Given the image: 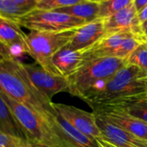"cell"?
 I'll list each match as a JSON object with an SVG mask.
<instances>
[{
    "label": "cell",
    "mask_w": 147,
    "mask_h": 147,
    "mask_svg": "<svg viewBox=\"0 0 147 147\" xmlns=\"http://www.w3.org/2000/svg\"><path fill=\"white\" fill-rule=\"evenodd\" d=\"M20 62L14 58L0 62V92L31 107L48 121L55 113L53 102L33 87Z\"/></svg>",
    "instance_id": "6da1fadb"
},
{
    "label": "cell",
    "mask_w": 147,
    "mask_h": 147,
    "mask_svg": "<svg viewBox=\"0 0 147 147\" xmlns=\"http://www.w3.org/2000/svg\"><path fill=\"white\" fill-rule=\"evenodd\" d=\"M125 64V60L115 57H98L87 60L67 78L68 93L89 105L102 93L109 80Z\"/></svg>",
    "instance_id": "7a4b0ae2"
},
{
    "label": "cell",
    "mask_w": 147,
    "mask_h": 147,
    "mask_svg": "<svg viewBox=\"0 0 147 147\" xmlns=\"http://www.w3.org/2000/svg\"><path fill=\"white\" fill-rule=\"evenodd\" d=\"M147 92V73L139 68L125 64L105 85L102 93L89 104L95 107L105 103Z\"/></svg>",
    "instance_id": "3957f363"
},
{
    "label": "cell",
    "mask_w": 147,
    "mask_h": 147,
    "mask_svg": "<svg viewBox=\"0 0 147 147\" xmlns=\"http://www.w3.org/2000/svg\"><path fill=\"white\" fill-rule=\"evenodd\" d=\"M18 124L25 133L27 139L51 147H65L52 130L49 122L31 107L18 102L1 93Z\"/></svg>",
    "instance_id": "277c9868"
},
{
    "label": "cell",
    "mask_w": 147,
    "mask_h": 147,
    "mask_svg": "<svg viewBox=\"0 0 147 147\" xmlns=\"http://www.w3.org/2000/svg\"><path fill=\"white\" fill-rule=\"evenodd\" d=\"M77 29L57 32L30 31L25 36L27 54L45 70L57 74L52 66V57L68 44Z\"/></svg>",
    "instance_id": "5b68a950"
},
{
    "label": "cell",
    "mask_w": 147,
    "mask_h": 147,
    "mask_svg": "<svg viewBox=\"0 0 147 147\" xmlns=\"http://www.w3.org/2000/svg\"><path fill=\"white\" fill-rule=\"evenodd\" d=\"M85 21L57 10H36L30 11L18 21L20 27L30 31H64L79 28Z\"/></svg>",
    "instance_id": "8992f818"
},
{
    "label": "cell",
    "mask_w": 147,
    "mask_h": 147,
    "mask_svg": "<svg viewBox=\"0 0 147 147\" xmlns=\"http://www.w3.org/2000/svg\"><path fill=\"white\" fill-rule=\"evenodd\" d=\"M26 76L33 87L49 100L57 94L68 92L67 78L57 74L48 72L40 66L20 62Z\"/></svg>",
    "instance_id": "52a82bcc"
},
{
    "label": "cell",
    "mask_w": 147,
    "mask_h": 147,
    "mask_svg": "<svg viewBox=\"0 0 147 147\" xmlns=\"http://www.w3.org/2000/svg\"><path fill=\"white\" fill-rule=\"evenodd\" d=\"M53 107L56 113L87 137L96 141L103 138L93 112L89 113L73 106L53 102Z\"/></svg>",
    "instance_id": "ba28073f"
},
{
    "label": "cell",
    "mask_w": 147,
    "mask_h": 147,
    "mask_svg": "<svg viewBox=\"0 0 147 147\" xmlns=\"http://www.w3.org/2000/svg\"><path fill=\"white\" fill-rule=\"evenodd\" d=\"M93 113L96 117L147 140L146 123L127 112L115 107H98L94 109Z\"/></svg>",
    "instance_id": "9c48e42d"
},
{
    "label": "cell",
    "mask_w": 147,
    "mask_h": 147,
    "mask_svg": "<svg viewBox=\"0 0 147 147\" xmlns=\"http://www.w3.org/2000/svg\"><path fill=\"white\" fill-rule=\"evenodd\" d=\"M102 20L106 34L127 32L145 40L142 34L141 22L139 17V12L134 3Z\"/></svg>",
    "instance_id": "30bf717a"
},
{
    "label": "cell",
    "mask_w": 147,
    "mask_h": 147,
    "mask_svg": "<svg viewBox=\"0 0 147 147\" xmlns=\"http://www.w3.org/2000/svg\"><path fill=\"white\" fill-rule=\"evenodd\" d=\"M49 125L65 147H99L97 142L80 133L58 113L48 120Z\"/></svg>",
    "instance_id": "8fae6325"
},
{
    "label": "cell",
    "mask_w": 147,
    "mask_h": 147,
    "mask_svg": "<svg viewBox=\"0 0 147 147\" xmlns=\"http://www.w3.org/2000/svg\"><path fill=\"white\" fill-rule=\"evenodd\" d=\"M105 34L103 20L98 18L78 28L66 47L73 50H86L96 43Z\"/></svg>",
    "instance_id": "7c38bea8"
},
{
    "label": "cell",
    "mask_w": 147,
    "mask_h": 147,
    "mask_svg": "<svg viewBox=\"0 0 147 147\" xmlns=\"http://www.w3.org/2000/svg\"><path fill=\"white\" fill-rule=\"evenodd\" d=\"M86 61L84 50H73L65 46L52 57L51 62L58 75L68 78Z\"/></svg>",
    "instance_id": "4fadbf2b"
},
{
    "label": "cell",
    "mask_w": 147,
    "mask_h": 147,
    "mask_svg": "<svg viewBox=\"0 0 147 147\" xmlns=\"http://www.w3.org/2000/svg\"><path fill=\"white\" fill-rule=\"evenodd\" d=\"M97 125L106 139L116 147H147V140L128 133L101 118L96 117Z\"/></svg>",
    "instance_id": "5bb4252c"
},
{
    "label": "cell",
    "mask_w": 147,
    "mask_h": 147,
    "mask_svg": "<svg viewBox=\"0 0 147 147\" xmlns=\"http://www.w3.org/2000/svg\"><path fill=\"white\" fill-rule=\"evenodd\" d=\"M25 36L16 23L0 16V41L9 48L12 58L18 60L22 54H27Z\"/></svg>",
    "instance_id": "9a60e30c"
},
{
    "label": "cell",
    "mask_w": 147,
    "mask_h": 147,
    "mask_svg": "<svg viewBox=\"0 0 147 147\" xmlns=\"http://www.w3.org/2000/svg\"><path fill=\"white\" fill-rule=\"evenodd\" d=\"M131 35L133 34L127 32L105 34V36L92 47L84 50L87 60L98 57H115V55L122 42Z\"/></svg>",
    "instance_id": "2e32d148"
},
{
    "label": "cell",
    "mask_w": 147,
    "mask_h": 147,
    "mask_svg": "<svg viewBox=\"0 0 147 147\" xmlns=\"http://www.w3.org/2000/svg\"><path fill=\"white\" fill-rule=\"evenodd\" d=\"M98 107H115L121 109L147 124V93L115 100L98 106L94 109Z\"/></svg>",
    "instance_id": "e0dca14e"
},
{
    "label": "cell",
    "mask_w": 147,
    "mask_h": 147,
    "mask_svg": "<svg viewBox=\"0 0 147 147\" xmlns=\"http://www.w3.org/2000/svg\"><path fill=\"white\" fill-rule=\"evenodd\" d=\"M0 133L27 139V136L0 94Z\"/></svg>",
    "instance_id": "ac0fdd59"
},
{
    "label": "cell",
    "mask_w": 147,
    "mask_h": 147,
    "mask_svg": "<svg viewBox=\"0 0 147 147\" xmlns=\"http://www.w3.org/2000/svg\"><path fill=\"white\" fill-rule=\"evenodd\" d=\"M56 10L79 18L85 21L86 23H90L98 19L99 3L90 1H84L74 5L59 9Z\"/></svg>",
    "instance_id": "d6986e66"
},
{
    "label": "cell",
    "mask_w": 147,
    "mask_h": 147,
    "mask_svg": "<svg viewBox=\"0 0 147 147\" xmlns=\"http://www.w3.org/2000/svg\"><path fill=\"white\" fill-rule=\"evenodd\" d=\"M32 10L34 9L19 6L14 0H0V16L17 24L21 17Z\"/></svg>",
    "instance_id": "ffe728a7"
},
{
    "label": "cell",
    "mask_w": 147,
    "mask_h": 147,
    "mask_svg": "<svg viewBox=\"0 0 147 147\" xmlns=\"http://www.w3.org/2000/svg\"><path fill=\"white\" fill-rule=\"evenodd\" d=\"M134 0H104L99 3L98 18L104 19L129 6Z\"/></svg>",
    "instance_id": "44dd1931"
},
{
    "label": "cell",
    "mask_w": 147,
    "mask_h": 147,
    "mask_svg": "<svg viewBox=\"0 0 147 147\" xmlns=\"http://www.w3.org/2000/svg\"><path fill=\"white\" fill-rule=\"evenodd\" d=\"M126 63L147 73V41L141 42L127 58Z\"/></svg>",
    "instance_id": "7402d4cb"
},
{
    "label": "cell",
    "mask_w": 147,
    "mask_h": 147,
    "mask_svg": "<svg viewBox=\"0 0 147 147\" xmlns=\"http://www.w3.org/2000/svg\"><path fill=\"white\" fill-rule=\"evenodd\" d=\"M84 1L87 0H40L36 4L35 9L41 10H56L74 5Z\"/></svg>",
    "instance_id": "603a6c76"
},
{
    "label": "cell",
    "mask_w": 147,
    "mask_h": 147,
    "mask_svg": "<svg viewBox=\"0 0 147 147\" xmlns=\"http://www.w3.org/2000/svg\"><path fill=\"white\" fill-rule=\"evenodd\" d=\"M23 139L0 133V147H17Z\"/></svg>",
    "instance_id": "cb8c5ba5"
},
{
    "label": "cell",
    "mask_w": 147,
    "mask_h": 147,
    "mask_svg": "<svg viewBox=\"0 0 147 147\" xmlns=\"http://www.w3.org/2000/svg\"><path fill=\"white\" fill-rule=\"evenodd\" d=\"M40 0H14V2L18 4L19 6L22 7H28L31 9H35L36 4L40 2Z\"/></svg>",
    "instance_id": "d4e9b609"
},
{
    "label": "cell",
    "mask_w": 147,
    "mask_h": 147,
    "mask_svg": "<svg viewBox=\"0 0 147 147\" xmlns=\"http://www.w3.org/2000/svg\"><path fill=\"white\" fill-rule=\"evenodd\" d=\"M0 55L4 56L6 59H12L10 49L8 46H6L4 43L0 42Z\"/></svg>",
    "instance_id": "484cf974"
},
{
    "label": "cell",
    "mask_w": 147,
    "mask_h": 147,
    "mask_svg": "<svg viewBox=\"0 0 147 147\" xmlns=\"http://www.w3.org/2000/svg\"><path fill=\"white\" fill-rule=\"evenodd\" d=\"M134 4L138 12H140L147 5V0H134Z\"/></svg>",
    "instance_id": "4316f807"
},
{
    "label": "cell",
    "mask_w": 147,
    "mask_h": 147,
    "mask_svg": "<svg viewBox=\"0 0 147 147\" xmlns=\"http://www.w3.org/2000/svg\"><path fill=\"white\" fill-rule=\"evenodd\" d=\"M96 142H97V145L99 147H116L115 146L112 145L111 143H109V141H107L106 139H97Z\"/></svg>",
    "instance_id": "83f0119b"
},
{
    "label": "cell",
    "mask_w": 147,
    "mask_h": 147,
    "mask_svg": "<svg viewBox=\"0 0 147 147\" xmlns=\"http://www.w3.org/2000/svg\"><path fill=\"white\" fill-rule=\"evenodd\" d=\"M139 17H140V20L141 22V23L146 21L147 19V5L142 10L139 12Z\"/></svg>",
    "instance_id": "f1b7e54d"
},
{
    "label": "cell",
    "mask_w": 147,
    "mask_h": 147,
    "mask_svg": "<svg viewBox=\"0 0 147 147\" xmlns=\"http://www.w3.org/2000/svg\"><path fill=\"white\" fill-rule=\"evenodd\" d=\"M141 29H142V34H143L145 40L147 41V19L141 23Z\"/></svg>",
    "instance_id": "f546056e"
},
{
    "label": "cell",
    "mask_w": 147,
    "mask_h": 147,
    "mask_svg": "<svg viewBox=\"0 0 147 147\" xmlns=\"http://www.w3.org/2000/svg\"><path fill=\"white\" fill-rule=\"evenodd\" d=\"M17 147H33V146L28 139H22Z\"/></svg>",
    "instance_id": "4dcf8cb0"
},
{
    "label": "cell",
    "mask_w": 147,
    "mask_h": 147,
    "mask_svg": "<svg viewBox=\"0 0 147 147\" xmlns=\"http://www.w3.org/2000/svg\"><path fill=\"white\" fill-rule=\"evenodd\" d=\"M30 142V141H29ZM31 145L33 146V147H51L48 146H46V145H43V144H40V143H36V142H30Z\"/></svg>",
    "instance_id": "1f68e13d"
},
{
    "label": "cell",
    "mask_w": 147,
    "mask_h": 147,
    "mask_svg": "<svg viewBox=\"0 0 147 147\" xmlns=\"http://www.w3.org/2000/svg\"><path fill=\"white\" fill-rule=\"evenodd\" d=\"M88 1H90V2H94V3H102V1H104V0H88Z\"/></svg>",
    "instance_id": "d6a6232c"
},
{
    "label": "cell",
    "mask_w": 147,
    "mask_h": 147,
    "mask_svg": "<svg viewBox=\"0 0 147 147\" xmlns=\"http://www.w3.org/2000/svg\"><path fill=\"white\" fill-rule=\"evenodd\" d=\"M4 59H6V58H5L4 56H3V55H0V62H3Z\"/></svg>",
    "instance_id": "836d02e7"
},
{
    "label": "cell",
    "mask_w": 147,
    "mask_h": 147,
    "mask_svg": "<svg viewBox=\"0 0 147 147\" xmlns=\"http://www.w3.org/2000/svg\"><path fill=\"white\" fill-rule=\"evenodd\" d=\"M87 1H88V0H87Z\"/></svg>",
    "instance_id": "e575fe53"
},
{
    "label": "cell",
    "mask_w": 147,
    "mask_h": 147,
    "mask_svg": "<svg viewBox=\"0 0 147 147\" xmlns=\"http://www.w3.org/2000/svg\"><path fill=\"white\" fill-rule=\"evenodd\" d=\"M0 42H1V41H0Z\"/></svg>",
    "instance_id": "d590c367"
},
{
    "label": "cell",
    "mask_w": 147,
    "mask_h": 147,
    "mask_svg": "<svg viewBox=\"0 0 147 147\" xmlns=\"http://www.w3.org/2000/svg\"><path fill=\"white\" fill-rule=\"evenodd\" d=\"M146 93H147V92H146Z\"/></svg>",
    "instance_id": "8d00e7d4"
}]
</instances>
